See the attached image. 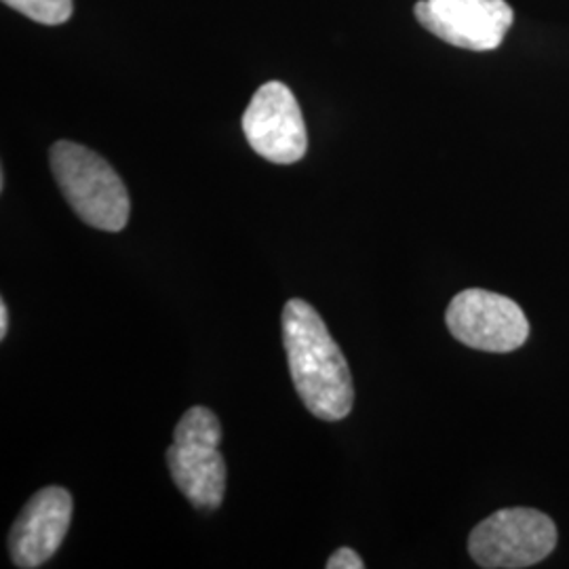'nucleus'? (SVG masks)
<instances>
[{"label": "nucleus", "instance_id": "nucleus-2", "mask_svg": "<svg viewBox=\"0 0 569 569\" xmlns=\"http://www.w3.org/2000/svg\"><path fill=\"white\" fill-rule=\"evenodd\" d=\"M49 163L63 199L82 222L106 232H119L131 213L127 186L112 164L81 143L51 146Z\"/></svg>", "mask_w": 569, "mask_h": 569}, {"label": "nucleus", "instance_id": "nucleus-11", "mask_svg": "<svg viewBox=\"0 0 569 569\" xmlns=\"http://www.w3.org/2000/svg\"><path fill=\"white\" fill-rule=\"evenodd\" d=\"M327 569H363L366 568V561L348 547L336 550L326 563Z\"/></svg>", "mask_w": 569, "mask_h": 569}, {"label": "nucleus", "instance_id": "nucleus-6", "mask_svg": "<svg viewBox=\"0 0 569 569\" xmlns=\"http://www.w3.org/2000/svg\"><path fill=\"white\" fill-rule=\"evenodd\" d=\"M413 13L430 34L467 51L498 49L515 21L507 0H420Z\"/></svg>", "mask_w": 569, "mask_h": 569}, {"label": "nucleus", "instance_id": "nucleus-1", "mask_svg": "<svg viewBox=\"0 0 569 569\" xmlns=\"http://www.w3.org/2000/svg\"><path fill=\"white\" fill-rule=\"evenodd\" d=\"M283 346L291 382L306 409L326 422H340L355 403L345 352L312 306L293 298L283 308Z\"/></svg>", "mask_w": 569, "mask_h": 569}, {"label": "nucleus", "instance_id": "nucleus-7", "mask_svg": "<svg viewBox=\"0 0 569 569\" xmlns=\"http://www.w3.org/2000/svg\"><path fill=\"white\" fill-rule=\"evenodd\" d=\"M72 521V496L63 488L37 491L9 533V552L21 569L41 568L58 550Z\"/></svg>", "mask_w": 569, "mask_h": 569}, {"label": "nucleus", "instance_id": "nucleus-10", "mask_svg": "<svg viewBox=\"0 0 569 569\" xmlns=\"http://www.w3.org/2000/svg\"><path fill=\"white\" fill-rule=\"evenodd\" d=\"M21 16L44 26H60L72 18V0H2Z\"/></svg>", "mask_w": 569, "mask_h": 569}, {"label": "nucleus", "instance_id": "nucleus-4", "mask_svg": "<svg viewBox=\"0 0 569 569\" xmlns=\"http://www.w3.org/2000/svg\"><path fill=\"white\" fill-rule=\"evenodd\" d=\"M446 323L451 336L483 352H512L526 345L528 317L507 296L486 289H465L448 306Z\"/></svg>", "mask_w": 569, "mask_h": 569}, {"label": "nucleus", "instance_id": "nucleus-3", "mask_svg": "<svg viewBox=\"0 0 569 569\" xmlns=\"http://www.w3.org/2000/svg\"><path fill=\"white\" fill-rule=\"evenodd\" d=\"M557 545V528L545 512L502 509L472 529L468 552L488 569L529 568L547 559Z\"/></svg>", "mask_w": 569, "mask_h": 569}, {"label": "nucleus", "instance_id": "nucleus-12", "mask_svg": "<svg viewBox=\"0 0 569 569\" xmlns=\"http://www.w3.org/2000/svg\"><path fill=\"white\" fill-rule=\"evenodd\" d=\"M7 331H9V308H7V302L2 300L0 302V340L7 338Z\"/></svg>", "mask_w": 569, "mask_h": 569}, {"label": "nucleus", "instance_id": "nucleus-8", "mask_svg": "<svg viewBox=\"0 0 569 569\" xmlns=\"http://www.w3.org/2000/svg\"><path fill=\"white\" fill-rule=\"evenodd\" d=\"M173 483L197 509H218L226 493L224 456L218 448L173 443L167 449Z\"/></svg>", "mask_w": 569, "mask_h": 569}, {"label": "nucleus", "instance_id": "nucleus-5", "mask_svg": "<svg viewBox=\"0 0 569 569\" xmlns=\"http://www.w3.org/2000/svg\"><path fill=\"white\" fill-rule=\"evenodd\" d=\"M243 133L253 152L270 163L291 164L305 159V117L283 82H266L256 91L244 110Z\"/></svg>", "mask_w": 569, "mask_h": 569}, {"label": "nucleus", "instance_id": "nucleus-9", "mask_svg": "<svg viewBox=\"0 0 569 569\" xmlns=\"http://www.w3.org/2000/svg\"><path fill=\"white\" fill-rule=\"evenodd\" d=\"M222 441V425L207 407H190L173 430V443L218 448Z\"/></svg>", "mask_w": 569, "mask_h": 569}]
</instances>
